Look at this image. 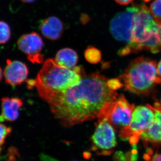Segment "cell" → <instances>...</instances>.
<instances>
[{
	"instance_id": "obj_24",
	"label": "cell",
	"mask_w": 161,
	"mask_h": 161,
	"mask_svg": "<svg viewBox=\"0 0 161 161\" xmlns=\"http://www.w3.org/2000/svg\"><path fill=\"white\" fill-rule=\"evenodd\" d=\"M22 2L26 3H34L36 0H21Z\"/></svg>"
},
{
	"instance_id": "obj_26",
	"label": "cell",
	"mask_w": 161,
	"mask_h": 161,
	"mask_svg": "<svg viewBox=\"0 0 161 161\" xmlns=\"http://www.w3.org/2000/svg\"><path fill=\"white\" fill-rule=\"evenodd\" d=\"M159 103L161 107V98L160 99V102H158Z\"/></svg>"
},
{
	"instance_id": "obj_18",
	"label": "cell",
	"mask_w": 161,
	"mask_h": 161,
	"mask_svg": "<svg viewBox=\"0 0 161 161\" xmlns=\"http://www.w3.org/2000/svg\"><path fill=\"white\" fill-rule=\"evenodd\" d=\"M150 10L154 19L161 23V0H154L150 5Z\"/></svg>"
},
{
	"instance_id": "obj_11",
	"label": "cell",
	"mask_w": 161,
	"mask_h": 161,
	"mask_svg": "<svg viewBox=\"0 0 161 161\" xmlns=\"http://www.w3.org/2000/svg\"><path fill=\"white\" fill-rule=\"evenodd\" d=\"M154 112V118L152 125L143 132L140 139L146 144L161 145V107L158 102L154 103L153 107L149 105Z\"/></svg>"
},
{
	"instance_id": "obj_25",
	"label": "cell",
	"mask_w": 161,
	"mask_h": 161,
	"mask_svg": "<svg viewBox=\"0 0 161 161\" xmlns=\"http://www.w3.org/2000/svg\"><path fill=\"white\" fill-rule=\"evenodd\" d=\"M2 77H3V71H2V68L0 67V81L2 80Z\"/></svg>"
},
{
	"instance_id": "obj_4",
	"label": "cell",
	"mask_w": 161,
	"mask_h": 161,
	"mask_svg": "<svg viewBox=\"0 0 161 161\" xmlns=\"http://www.w3.org/2000/svg\"><path fill=\"white\" fill-rule=\"evenodd\" d=\"M134 19L131 41L119 51V56H126L142 51L143 44L149 38L156 23L150 9L145 5H138Z\"/></svg>"
},
{
	"instance_id": "obj_8",
	"label": "cell",
	"mask_w": 161,
	"mask_h": 161,
	"mask_svg": "<svg viewBox=\"0 0 161 161\" xmlns=\"http://www.w3.org/2000/svg\"><path fill=\"white\" fill-rule=\"evenodd\" d=\"M138 5L127 8L125 10L115 14L110 22L109 30L115 40L128 44L132 38L134 23V15Z\"/></svg>"
},
{
	"instance_id": "obj_16",
	"label": "cell",
	"mask_w": 161,
	"mask_h": 161,
	"mask_svg": "<svg viewBox=\"0 0 161 161\" xmlns=\"http://www.w3.org/2000/svg\"><path fill=\"white\" fill-rule=\"evenodd\" d=\"M84 57L89 63L93 64H97L101 60V52L95 47L89 46L84 52Z\"/></svg>"
},
{
	"instance_id": "obj_15",
	"label": "cell",
	"mask_w": 161,
	"mask_h": 161,
	"mask_svg": "<svg viewBox=\"0 0 161 161\" xmlns=\"http://www.w3.org/2000/svg\"><path fill=\"white\" fill-rule=\"evenodd\" d=\"M142 49L154 54L161 52V23L156 22L150 36L143 44Z\"/></svg>"
},
{
	"instance_id": "obj_14",
	"label": "cell",
	"mask_w": 161,
	"mask_h": 161,
	"mask_svg": "<svg viewBox=\"0 0 161 161\" xmlns=\"http://www.w3.org/2000/svg\"><path fill=\"white\" fill-rule=\"evenodd\" d=\"M55 60L60 66L73 69L78 64V56L74 49L66 47L60 50L57 53Z\"/></svg>"
},
{
	"instance_id": "obj_7",
	"label": "cell",
	"mask_w": 161,
	"mask_h": 161,
	"mask_svg": "<svg viewBox=\"0 0 161 161\" xmlns=\"http://www.w3.org/2000/svg\"><path fill=\"white\" fill-rule=\"evenodd\" d=\"M135 108L123 95H120L104 109L98 120L106 118L115 129L120 131L129 125Z\"/></svg>"
},
{
	"instance_id": "obj_9",
	"label": "cell",
	"mask_w": 161,
	"mask_h": 161,
	"mask_svg": "<svg viewBox=\"0 0 161 161\" xmlns=\"http://www.w3.org/2000/svg\"><path fill=\"white\" fill-rule=\"evenodd\" d=\"M18 48L24 53L32 63H41L43 61L42 54L44 43L37 33L32 32L21 36L18 40Z\"/></svg>"
},
{
	"instance_id": "obj_19",
	"label": "cell",
	"mask_w": 161,
	"mask_h": 161,
	"mask_svg": "<svg viewBox=\"0 0 161 161\" xmlns=\"http://www.w3.org/2000/svg\"><path fill=\"white\" fill-rule=\"evenodd\" d=\"M11 132V127L6 126L4 124L0 123V146L4 143L6 137Z\"/></svg>"
},
{
	"instance_id": "obj_10",
	"label": "cell",
	"mask_w": 161,
	"mask_h": 161,
	"mask_svg": "<svg viewBox=\"0 0 161 161\" xmlns=\"http://www.w3.org/2000/svg\"><path fill=\"white\" fill-rule=\"evenodd\" d=\"M4 70V77L6 83L13 86L19 85L26 80L29 70L26 64L19 60H7Z\"/></svg>"
},
{
	"instance_id": "obj_27",
	"label": "cell",
	"mask_w": 161,
	"mask_h": 161,
	"mask_svg": "<svg viewBox=\"0 0 161 161\" xmlns=\"http://www.w3.org/2000/svg\"><path fill=\"white\" fill-rule=\"evenodd\" d=\"M1 147H0V154H1Z\"/></svg>"
},
{
	"instance_id": "obj_2",
	"label": "cell",
	"mask_w": 161,
	"mask_h": 161,
	"mask_svg": "<svg viewBox=\"0 0 161 161\" xmlns=\"http://www.w3.org/2000/svg\"><path fill=\"white\" fill-rule=\"evenodd\" d=\"M80 67L73 69L59 65L55 59L45 60L34 80L39 96L42 99L48 95L65 92L80 83L83 76Z\"/></svg>"
},
{
	"instance_id": "obj_23",
	"label": "cell",
	"mask_w": 161,
	"mask_h": 161,
	"mask_svg": "<svg viewBox=\"0 0 161 161\" xmlns=\"http://www.w3.org/2000/svg\"><path fill=\"white\" fill-rule=\"evenodd\" d=\"M157 72L159 76L161 78V60L159 62L158 65Z\"/></svg>"
},
{
	"instance_id": "obj_13",
	"label": "cell",
	"mask_w": 161,
	"mask_h": 161,
	"mask_svg": "<svg viewBox=\"0 0 161 161\" xmlns=\"http://www.w3.org/2000/svg\"><path fill=\"white\" fill-rule=\"evenodd\" d=\"M1 100L2 114L0 115V122L16 120L19 115L20 109L23 105L22 99L17 97H3Z\"/></svg>"
},
{
	"instance_id": "obj_6",
	"label": "cell",
	"mask_w": 161,
	"mask_h": 161,
	"mask_svg": "<svg viewBox=\"0 0 161 161\" xmlns=\"http://www.w3.org/2000/svg\"><path fill=\"white\" fill-rule=\"evenodd\" d=\"M91 141L92 150L97 155L108 156L113 153L117 143L116 132L106 118L98 120Z\"/></svg>"
},
{
	"instance_id": "obj_20",
	"label": "cell",
	"mask_w": 161,
	"mask_h": 161,
	"mask_svg": "<svg viewBox=\"0 0 161 161\" xmlns=\"http://www.w3.org/2000/svg\"><path fill=\"white\" fill-rule=\"evenodd\" d=\"M108 86L113 91H116L123 86L120 79L119 78H113V79H108L107 80Z\"/></svg>"
},
{
	"instance_id": "obj_22",
	"label": "cell",
	"mask_w": 161,
	"mask_h": 161,
	"mask_svg": "<svg viewBox=\"0 0 161 161\" xmlns=\"http://www.w3.org/2000/svg\"><path fill=\"white\" fill-rule=\"evenodd\" d=\"M115 2L121 5H127L133 2L134 0H115Z\"/></svg>"
},
{
	"instance_id": "obj_1",
	"label": "cell",
	"mask_w": 161,
	"mask_h": 161,
	"mask_svg": "<svg viewBox=\"0 0 161 161\" xmlns=\"http://www.w3.org/2000/svg\"><path fill=\"white\" fill-rule=\"evenodd\" d=\"M105 77L93 74L82 78L78 85L47 96L43 100L61 125L71 127L100 117L106 107L117 99Z\"/></svg>"
},
{
	"instance_id": "obj_21",
	"label": "cell",
	"mask_w": 161,
	"mask_h": 161,
	"mask_svg": "<svg viewBox=\"0 0 161 161\" xmlns=\"http://www.w3.org/2000/svg\"><path fill=\"white\" fill-rule=\"evenodd\" d=\"M145 158L148 161H161V153H156L153 154L152 150L149 149Z\"/></svg>"
},
{
	"instance_id": "obj_17",
	"label": "cell",
	"mask_w": 161,
	"mask_h": 161,
	"mask_svg": "<svg viewBox=\"0 0 161 161\" xmlns=\"http://www.w3.org/2000/svg\"><path fill=\"white\" fill-rule=\"evenodd\" d=\"M11 36L10 27L6 22L0 21V44L8 42Z\"/></svg>"
},
{
	"instance_id": "obj_3",
	"label": "cell",
	"mask_w": 161,
	"mask_h": 161,
	"mask_svg": "<svg viewBox=\"0 0 161 161\" xmlns=\"http://www.w3.org/2000/svg\"><path fill=\"white\" fill-rule=\"evenodd\" d=\"M119 78L125 89L139 95H149L156 86L161 84L156 62L143 57L130 62Z\"/></svg>"
},
{
	"instance_id": "obj_12",
	"label": "cell",
	"mask_w": 161,
	"mask_h": 161,
	"mask_svg": "<svg viewBox=\"0 0 161 161\" xmlns=\"http://www.w3.org/2000/svg\"><path fill=\"white\" fill-rule=\"evenodd\" d=\"M40 31L44 37L54 41L60 39L63 35L64 25L59 18L50 16L44 19L40 23Z\"/></svg>"
},
{
	"instance_id": "obj_5",
	"label": "cell",
	"mask_w": 161,
	"mask_h": 161,
	"mask_svg": "<svg viewBox=\"0 0 161 161\" xmlns=\"http://www.w3.org/2000/svg\"><path fill=\"white\" fill-rule=\"evenodd\" d=\"M154 118V112L149 104L135 107L129 125L119 131V137L123 140H129L131 145L136 146L142 133L152 125Z\"/></svg>"
}]
</instances>
